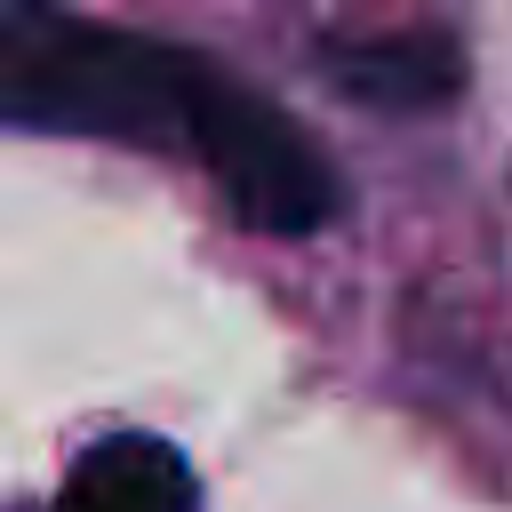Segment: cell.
Here are the masks:
<instances>
[{"label":"cell","instance_id":"7a4b0ae2","mask_svg":"<svg viewBox=\"0 0 512 512\" xmlns=\"http://www.w3.org/2000/svg\"><path fill=\"white\" fill-rule=\"evenodd\" d=\"M184 152L216 176V192L232 200V216H240L248 232L304 240V232L336 224V208H344V184H336L328 152H320L272 96H256V88L232 80V72H216V88H208Z\"/></svg>","mask_w":512,"mask_h":512},{"label":"cell","instance_id":"6da1fadb","mask_svg":"<svg viewBox=\"0 0 512 512\" xmlns=\"http://www.w3.org/2000/svg\"><path fill=\"white\" fill-rule=\"evenodd\" d=\"M208 88L216 64L176 40L88 24L64 8H0V120L16 128L184 152Z\"/></svg>","mask_w":512,"mask_h":512},{"label":"cell","instance_id":"3957f363","mask_svg":"<svg viewBox=\"0 0 512 512\" xmlns=\"http://www.w3.org/2000/svg\"><path fill=\"white\" fill-rule=\"evenodd\" d=\"M328 80L376 112H432L464 88V48L448 32H376V40H336Z\"/></svg>","mask_w":512,"mask_h":512},{"label":"cell","instance_id":"277c9868","mask_svg":"<svg viewBox=\"0 0 512 512\" xmlns=\"http://www.w3.org/2000/svg\"><path fill=\"white\" fill-rule=\"evenodd\" d=\"M48 512H192V464L152 432H112L64 472Z\"/></svg>","mask_w":512,"mask_h":512}]
</instances>
